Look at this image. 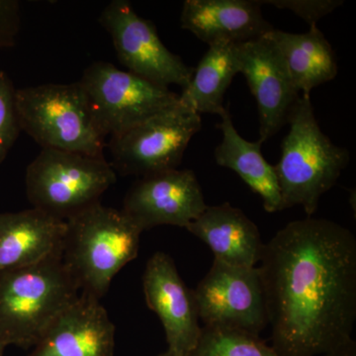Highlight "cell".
<instances>
[{"instance_id": "30bf717a", "label": "cell", "mask_w": 356, "mask_h": 356, "mask_svg": "<svg viewBox=\"0 0 356 356\" xmlns=\"http://www.w3.org/2000/svg\"><path fill=\"white\" fill-rule=\"evenodd\" d=\"M98 21L109 33L119 62L128 72L165 88L173 84L184 89L191 81L194 67L166 48L154 23L138 15L130 2H110Z\"/></svg>"}, {"instance_id": "6da1fadb", "label": "cell", "mask_w": 356, "mask_h": 356, "mask_svg": "<svg viewBox=\"0 0 356 356\" xmlns=\"http://www.w3.org/2000/svg\"><path fill=\"white\" fill-rule=\"evenodd\" d=\"M259 264L278 355H325L353 339L356 240L350 229L313 217L290 222L264 245Z\"/></svg>"}, {"instance_id": "ac0fdd59", "label": "cell", "mask_w": 356, "mask_h": 356, "mask_svg": "<svg viewBox=\"0 0 356 356\" xmlns=\"http://www.w3.org/2000/svg\"><path fill=\"white\" fill-rule=\"evenodd\" d=\"M221 143L215 149L214 156L218 165L229 168L238 175L254 193L261 196L266 212L282 211L277 175L261 154L264 143L257 140L250 142L238 134L228 108L220 115Z\"/></svg>"}, {"instance_id": "8fae6325", "label": "cell", "mask_w": 356, "mask_h": 356, "mask_svg": "<svg viewBox=\"0 0 356 356\" xmlns=\"http://www.w3.org/2000/svg\"><path fill=\"white\" fill-rule=\"evenodd\" d=\"M206 208L195 173L175 168L140 177L128 191L122 211L144 232L165 225L186 229Z\"/></svg>"}, {"instance_id": "7a4b0ae2", "label": "cell", "mask_w": 356, "mask_h": 356, "mask_svg": "<svg viewBox=\"0 0 356 356\" xmlns=\"http://www.w3.org/2000/svg\"><path fill=\"white\" fill-rule=\"evenodd\" d=\"M79 296L62 254L0 273V343L34 348Z\"/></svg>"}, {"instance_id": "3957f363", "label": "cell", "mask_w": 356, "mask_h": 356, "mask_svg": "<svg viewBox=\"0 0 356 356\" xmlns=\"http://www.w3.org/2000/svg\"><path fill=\"white\" fill-rule=\"evenodd\" d=\"M287 124L289 132L281 144L280 161L274 165L281 208L302 206L307 216L312 217L322 196L331 191L350 163V152L323 133L309 95H300Z\"/></svg>"}, {"instance_id": "2e32d148", "label": "cell", "mask_w": 356, "mask_h": 356, "mask_svg": "<svg viewBox=\"0 0 356 356\" xmlns=\"http://www.w3.org/2000/svg\"><path fill=\"white\" fill-rule=\"evenodd\" d=\"M65 220L32 208L0 213V273L62 254Z\"/></svg>"}, {"instance_id": "5b68a950", "label": "cell", "mask_w": 356, "mask_h": 356, "mask_svg": "<svg viewBox=\"0 0 356 356\" xmlns=\"http://www.w3.org/2000/svg\"><path fill=\"white\" fill-rule=\"evenodd\" d=\"M21 131L42 149L104 156L105 136L79 81L16 89Z\"/></svg>"}, {"instance_id": "44dd1931", "label": "cell", "mask_w": 356, "mask_h": 356, "mask_svg": "<svg viewBox=\"0 0 356 356\" xmlns=\"http://www.w3.org/2000/svg\"><path fill=\"white\" fill-rule=\"evenodd\" d=\"M188 356H280L259 337L232 330L203 327Z\"/></svg>"}, {"instance_id": "277c9868", "label": "cell", "mask_w": 356, "mask_h": 356, "mask_svg": "<svg viewBox=\"0 0 356 356\" xmlns=\"http://www.w3.org/2000/svg\"><path fill=\"white\" fill-rule=\"evenodd\" d=\"M62 259L83 294L100 300L139 254L142 231L123 211L97 202L65 220Z\"/></svg>"}, {"instance_id": "9c48e42d", "label": "cell", "mask_w": 356, "mask_h": 356, "mask_svg": "<svg viewBox=\"0 0 356 356\" xmlns=\"http://www.w3.org/2000/svg\"><path fill=\"white\" fill-rule=\"evenodd\" d=\"M193 293L203 327L259 337L268 325L264 285L257 266H233L214 259L209 273Z\"/></svg>"}, {"instance_id": "484cf974", "label": "cell", "mask_w": 356, "mask_h": 356, "mask_svg": "<svg viewBox=\"0 0 356 356\" xmlns=\"http://www.w3.org/2000/svg\"><path fill=\"white\" fill-rule=\"evenodd\" d=\"M6 346H4L3 343H0V356H3L4 350H6Z\"/></svg>"}, {"instance_id": "5bb4252c", "label": "cell", "mask_w": 356, "mask_h": 356, "mask_svg": "<svg viewBox=\"0 0 356 356\" xmlns=\"http://www.w3.org/2000/svg\"><path fill=\"white\" fill-rule=\"evenodd\" d=\"M115 327L100 300L81 293L30 356H113Z\"/></svg>"}, {"instance_id": "4fadbf2b", "label": "cell", "mask_w": 356, "mask_h": 356, "mask_svg": "<svg viewBox=\"0 0 356 356\" xmlns=\"http://www.w3.org/2000/svg\"><path fill=\"white\" fill-rule=\"evenodd\" d=\"M143 288L147 307L159 316L165 329L166 351L172 356L191 355L202 327L193 290L185 285L170 255L158 252L149 259Z\"/></svg>"}, {"instance_id": "7402d4cb", "label": "cell", "mask_w": 356, "mask_h": 356, "mask_svg": "<svg viewBox=\"0 0 356 356\" xmlns=\"http://www.w3.org/2000/svg\"><path fill=\"white\" fill-rule=\"evenodd\" d=\"M21 132L16 107V89L8 74L0 70V165Z\"/></svg>"}, {"instance_id": "52a82bcc", "label": "cell", "mask_w": 356, "mask_h": 356, "mask_svg": "<svg viewBox=\"0 0 356 356\" xmlns=\"http://www.w3.org/2000/svg\"><path fill=\"white\" fill-rule=\"evenodd\" d=\"M98 127L105 137H116L179 103V95L122 70L95 62L79 81Z\"/></svg>"}, {"instance_id": "e0dca14e", "label": "cell", "mask_w": 356, "mask_h": 356, "mask_svg": "<svg viewBox=\"0 0 356 356\" xmlns=\"http://www.w3.org/2000/svg\"><path fill=\"white\" fill-rule=\"evenodd\" d=\"M186 229L211 248L216 261L238 267H255L261 261L264 243L259 228L228 202L207 206Z\"/></svg>"}, {"instance_id": "603a6c76", "label": "cell", "mask_w": 356, "mask_h": 356, "mask_svg": "<svg viewBox=\"0 0 356 356\" xmlns=\"http://www.w3.org/2000/svg\"><path fill=\"white\" fill-rule=\"evenodd\" d=\"M259 3L267 4L280 9H286L305 21L309 25L316 26L318 21L331 14L343 0H259Z\"/></svg>"}, {"instance_id": "d6986e66", "label": "cell", "mask_w": 356, "mask_h": 356, "mask_svg": "<svg viewBox=\"0 0 356 356\" xmlns=\"http://www.w3.org/2000/svg\"><path fill=\"white\" fill-rule=\"evenodd\" d=\"M280 50L295 88L302 95L336 79L339 65L334 49L317 25L294 34L274 28L267 34Z\"/></svg>"}, {"instance_id": "7c38bea8", "label": "cell", "mask_w": 356, "mask_h": 356, "mask_svg": "<svg viewBox=\"0 0 356 356\" xmlns=\"http://www.w3.org/2000/svg\"><path fill=\"white\" fill-rule=\"evenodd\" d=\"M238 72L247 79L257 102L259 140H267L287 124L288 115L299 99L286 65L273 40L267 36L236 44Z\"/></svg>"}, {"instance_id": "cb8c5ba5", "label": "cell", "mask_w": 356, "mask_h": 356, "mask_svg": "<svg viewBox=\"0 0 356 356\" xmlns=\"http://www.w3.org/2000/svg\"><path fill=\"white\" fill-rule=\"evenodd\" d=\"M21 28V7L16 0H0V50L17 41Z\"/></svg>"}, {"instance_id": "4316f807", "label": "cell", "mask_w": 356, "mask_h": 356, "mask_svg": "<svg viewBox=\"0 0 356 356\" xmlns=\"http://www.w3.org/2000/svg\"><path fill=\"white\" fill-rule=\"evenodd\" d=\"M159 356H172V355H170V353H168V351H165V353H161V355H159Z\"/></svg>"}, {"instance_id": "8992f818", "label": "cell", "mask_w": 356, "mask_h": 356, "mask_svg": "<svg viewBox=\"0 0 356 356\" xmlns=\"http://www.w3.org/2000/svg\"><path fill=\"white\" fill-rule=\"evenodd\" d=\"M116 178L105 156L42 149L26 170V192L33 208L67 220L99 202Z\"/></svg>"}, {"instance_id": "9a60e30c", "label": "cell", "mask_w": 356, "mask_h": 356, "mask_svg": "<svg viewBox=\"0 0 356 356\" xmlns=\"http://www.w3.org/2000/svg\"><path fill=\"white\" fill-rule=\"evenodd\" d=\"M180 25L208 46L245 43L274 29L259 0H186Z\"/></svg>"}, {"instance_id": "ba28073f", "label": "cell", "mask_w": 356, "mask_h": 356, "mask_svg": "<svg viewBox=\"0 0 356 356\" xmlns=\"http://www.w3.org/2000/svg\"><path fill=\"white\" fill-rule=\"evenodd\" d=\"M201 127L200 115L178 103L112 137L108 143L112 168L121 175L140 177L175 170Z\"/></svg>"}, {"instance_id": "ffe728a7", "label": "cell", "mask_w": 356, "mask_h": 356, "mask_svg": "<svg viewBox=\"0 0 356 356\" xmlns=\"http://www.w3.org/2000/svg\"><path fill=\"white\" fill-rule=\"evenodd\" d=\"M238 72L234 44L219 43L209 46L205 55L194 67L188 84L179 93L182 106L201 114L221 115L224 96Z\"/></svg>"}, {"instance_id": "d4e9b609", "label": "cell", "mask_w": 356, "mask_h": 356, "mask_svg": "<svg viewBox=\"0 0 356 356\" xmlns=\"http://www.w3.org/2000/svg\"><path fill=\"white\" fill-rule=\"evenodd\" d=\"M325 356H355V343L351 339L348 343H344Z\"/></svg>"}]
</instances>
